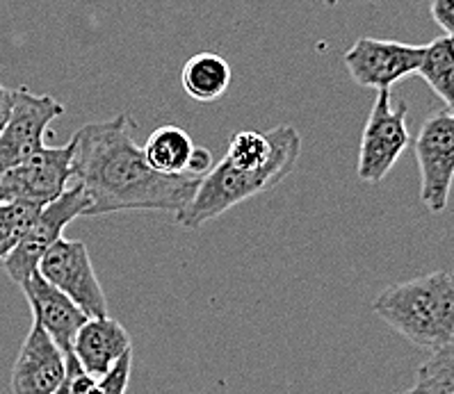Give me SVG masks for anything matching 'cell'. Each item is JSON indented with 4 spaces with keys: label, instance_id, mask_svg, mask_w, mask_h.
Returning <instances> with one entry per match:
<instances>
[{
    "label": "cell",
    "instance_id": "6da1fadb",
    "mask_svg": "<svg viewBox=\"0 0 454 394\" xmlns=\"http://www.w3.org/2000/svg\"><path fill=\"white\" fill-rule=\"evenodd\" d=\"M71 174L87 197L85 217L153 210L183 212L197 192V176H165L146 162L135 144L133 121L117 114L110 121L85 123L71 137Z\"/></svg>",
    "mask_w": 454,
    "mask_h": 394
},
{
    "label": "cell",
    "instance_id": "7a4b0ae2",
    "mask_svg": "<svg viewBox=\"0 0 454 394\" xmlns=\"http://www.w3.org/2000/svg\"><path fill=\"white\" fill-rule=\"evenodd\" d=\"M274 142L272 160L258 171H242L231 166L226 160H219L206 176L199 181L197 192L185 210L176 214V224L181 228L197 230L213 219L222 217L226 210L236 208L247 198L268 192L272 187L293 174L301 153V137L293 126H277L270 130Z\"/></svg>",
    "mask_w": 454,
    "mask_h": 394
},
{
    "label": "cell",
    "instance_id": "3957f363",
    "mask_svg": "<svg viewBox=\"0 0 454 394\" xmlns=\"http://www.w3.org/2000/svg\"><path fill=\"white\" fill-rule=\"evenodd\" d=\"M372 313L420 349H454V272L395 282L374 298Z\"/></svg>",
    "mask_w": 454,
    "mask_h": 394
},
{
    "label": "cell",
    "instance_id": "277c9868",
    "mask_svg": "<svg viewBox=\"0 0 454 394\" xmlns=\"http://www.w3.org/2000/svg\"><path fill=\"white\" fill-rule=\"evenodd\" d=\"M406 112H409L406 103L400 101L397 107H393L388 89L377 94L358 149L356 174L364 182L377 185L384 181L406 151L411 142V135L406 128Z\"/></svg>",
    "mask_w": 454,
    "mask_h": 394
},
{
    "label": "cell",
    "instance_id": "5b68a950",
    "mask_svg": "<svg viewBox=\"0 0 454 394\" xmlns=\"http://www.w3.org/2000/svg\"><path fill=\"white\" fill-rule=\"evenodd\" d=\"M62 114L65 105L53 97H39L26 87L12 89V112L0 133V174L39 153L51 123Z\"/></svg>",
    "mask_w": 454,
    "mask_h": 394
},
{
    "label": "cell",
    "instance_id": "8992f818",
    "mask_svg": "<svg viewBox=\"0 0 454 394\" xmlns=\"http://www.w3.org/2000/svg\"><path fill=\"white\" fill-rule=\"evenodd\" d=\"M37 274L74 301L87 317H106L107 298L101 288L90 251L81 240L55 242L37 267Z\"/></svg>",
    "mask_w": 454,
    "mask_h": 394
},
{
    "label": "cell",
    "instance_id": "52a82bcc",
    "mask_svg": "<svg viewBox=\"0 0 454 394\" xmlns=\"http://www.w3.org/2000/svg\"><path fill=\"white\" fill-rule=\"evenodd\" d=\"M420 198L429 212H445L454 182V112L429 114L416 137Z\"/></svg>",
    "mask_w": 454,
    "mask_h": 394
},
{
    "label": "cell",
    "instance_id": "ba28073f",
    "mask_svg": "<svg viewBox=\"0 0 454 394\" xmlns=\"http://www.w3.org/2000/svg\"><path fill=\"white\" fill-rule=\"evenodd\" d=\"M87 210V197L82 192V187L75 182L74 187H67V192L58 197L55 201L46 203L35 219V224L26 233L19 246L12 251L5 258V272L12 281L21 288L27 278L37 272L39 262L46 256V251L62 240L67 226L74 221L75 217H85Z\"/></svg>",
    "mask_w": 454,
    "mask_h": 394
},
{
    "label": "cell",
    "instance_id": "9c48e42d",
    "mask_svg": "<svg viewBox=\"0 0 454 394\" xmlns=\"http://www.w3.org/2000/svg\"><path fill=\"white\" fill-rule=\"evenodd\" d=\"M74 146H43L14 169L0 174V203L27 201L46 205L67 192L71 174Z\"/></svg>",
    "mask_w": 454,
    "mask_h": 394
},
{
    "label": "cell",
    "instance_id": "30bf717a",
    "mask_svg": "<svg viewBox=\"0 0 454 394\" xmlns=\"http://www.w3.org/2000/svg\"><path fill=\"white\" fill-rule=\"evenodd\" d=\"M422 55L425 46L364 37L345 53L342 62L356 85L390 91V87L404 81L406 75L418 73Z\"/></svg>",
    "mask_w": 454,
    "mask_h": 394
},
{
    "label": "cell",
    "instance_id": "8fae6325",
    "mask_svg": "<svg viewBox=\"0 0 454 394\" xmlns=\"http://www.w3.org/2000/svg\"><path fill=\"white\" fill-rule=\"evenodd\" d=\"M65 374V353L35 321L12 367V394H55Z\"/></svg>",
    "mask_w": 454,
    "mask_h": 394
},
{
    "label": "cell",
    "instance_id": "7c38bea8",
    "mask_svg": "<svg viewBox=\"0 0 454 394\" xmlns=\"http://www.w3.org/2000/svg\"><path fill=\"white\" fill-rule=\"evenodd\" d=\"M26 294L33 317L39 326L51 336V340L59 346V352L74 356V337L90 317L71 301L67 294L59 292L55 285L43 281L37 272L21 285Z\"/></svg>",
    "mask_w": 454,
    "mask_h": 394
},
{
    "label": "cell",
    "instance_id": "4fadbf2b",
    "mask_svg": "<svg viewBox=\"0 0 454 394\" xmlns=\"http://www.w3.org/2000/svg\"><path fill=\"white\" fill-rule=\"evenodd\" d=\"M133 352L129 330L113 317H91L74 337V356L90 376L101 378Z\"/></svg>",
    "mask_w": 454,
    "mask_h": 394
},
{
    "label": "cell",
    "instance_id": "5bb4252c",
    "mask_svg": "<svg viewBox=\"0 0 454 394\" xmlns=\"http://www.w3.org/2000/svg\"><path fill=\"white\" fill-rule=\"evenodd\" d=\"M233 81V71L224 58L215 53H199L185 62L181 85L187 97L199 103H213L226 94Z\"/></svg>",
    "mask_w": 454,
    "mask_h": 394
},
{
    "label": "cell",
    "instance_id": "9a60e30c",
    "mask_svg": "<svg viewBox=\"0 0 454 394\" xmlns=\"http://www.w3.org/2000/svg\"><path fill=\"white\" fill-rule=\"evenodd\" d=\"M192 151L194 142L185 130L178 126H162L149 135L142 153L155 171L165 176H181L185 174Z\"/></svg>",
    "mask_w": 454,
    "mask_h": 394
},
{
    "label": "cell",
    "instance_id": "2e32d148",
    "mask_svg": "<svg viewBox=\"0 0 454 394\" xmlns=\"http://www.w3.org/2000/svg\"><path fill=\"white\" fill-rule=\"evenodd\" d=\"M418 73L427 82L429 89L454 112V39L438 37L425 46Z\"/></svg>",
    "mask_w": 454,
    "mask_h": 394
},
{
    "label": "cell",
    "instance_id": "e0dca14e",
    "mask_svg": "<svg viewBox=\"0 0 454 394\" xmlns=\"http://www.w3.org/2000/svg\"><path fill=\"white\" fill-rule=\"evenodd\" d=\"M274 142L272 135L258 133V130H242L236 133L229 142V151H226L224 160L231 166L242 171H258L262 166H268L272 160Z\"/></svg>",
    "mask_w": 454,
    "mask_h": 394
},
{
    "label": "cell",
    "instance_id": "ac0fdd59",
    "mask_svg": "<svg viewBox=\"0 0 454 394\" xmlns=\"http://www.w3.org/2000/svg\"><path fill=\"white\" fill-rule=\"evenodd\" d=\"M43 205L27 201L0 203V260H5L26 237Z\"/></svg>",
    "mask_w": 454,
    "mask_h": 394
},
{
    "label": "cell",
    "instance_id": "d6986e66",
    "mask_svg": "<svg viewBox=\"0 0 454 394\" xmlns=\"http://www.w3.org/2000/svg\"><path fill=\"white\" fill-rule=\"evenodd\" d=\"M413 394H454V349L436 352L416 372Z\"/></svg>",
    "mask_w": 454,
    "mask_h": 394
},
{
    "label": "cell",
    "instance_id": "ffe728a7",
    "mask_svg": "<svg viewBox=\"0 0 454 394\" xmlns=\"http://www.w3.org/2000/svg\"><path fill=\"white\" fill-rule=\"evenodd\" d=\"M130 369H133V352L126 353L106 376L97 378L91 383V388L87 390V394H126L130 381Z\"/></svg>",
    "mask_w": 454,
    "mask_h": 394
},
{
    "label": "cell",
    "instance_id": "44dd1931",
    "mask_svg": "<svg viewBox=\"0 0 454 394\" xmlns=\"http://www.w3.org/2000/svg\"><path fill=\"white\" fill-rule=\"evenodd\" d=\"M432 19L445 30V37L454 39V0H429Z\"/></svg>",
    "mask_w": 454,
    "mask_h": 394
},
{
    "label": "cell",
    "instance_id": "7402d4cb",
    "mask_svg": "<svg viewBox=\"0 0 454 394\" xmlns=\"http://www.w3.org/2000/svg\"><path fill=\"white\" fill-rule=\"evenodd\" d=\"M215 166V158L208 149H201V146H194L192 155H190V162H187L185 174L187 176L203 178Z\"/></svg>",
    "mask_w": 454,
    "mask_h": 394
},
{
    "label": "cell",
    "instance_id": "603a6c76",
    "mask_svg": "<svg viewBox=\"0 0 454 394\" xmlns=\"http://www.w3.org/2000/svg\"><path fill=\"white\" fill-rule=\"evenodd\" d=\"M10 112H12V91L0 85V133H3V128H5Z\"/></svg>",
    "mask_w": 454,
    "mask_h": 394
},
{
    "label": "cell",
    "instance_id": "cb8c5ba5",
    "mask_svg": "<svg viewBox=\"0 0 454 394\" xmlns=\"http://www.w3.org/2000/svg\"><path fill=\"white\" fill-rule=\"evenodd\" d=\"M325 5L333 7V5H338V0H325Z\"/></svg>",
    "mask_w": 454,
    "mask_h": 394
},
{
    "label": "cell",
    "instance_id": "d4e9b609",
    "mask_svg": "<svg viewBox=\"0 0 454 394\" xmlns=\"http://www.w3.org/2000/svg\"><path fill=\"white\" fill-rule=\"evenodd\" d=\"M404 394H413V390H406V392Z\"/></svg>",
    "mask_w": 454,
    "mask_h": 394
}]
</instances>
